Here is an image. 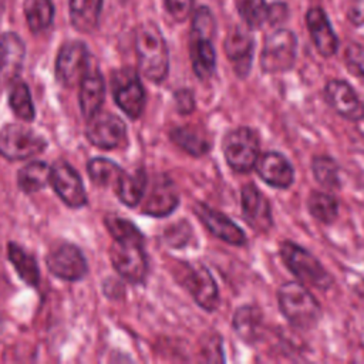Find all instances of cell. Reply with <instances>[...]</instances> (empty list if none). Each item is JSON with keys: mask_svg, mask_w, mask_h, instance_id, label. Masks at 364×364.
<instances>
[{"mask_svg": "<svg viewBox=\"0 0 364 364\" xmlns=\"http://www.w3.org/2000/svg\"><path fill=\"white\" fill-rule=\"evenodd\" d=\"M138 67L152 82H162L168 75L169 55L165 38L152 21L139 24L134 37Z\"/></svg>", "mask_w": 364, "mask_h": 364, "instance_id": "obj_1", "label": "cell"}, {"mask_svg": "<svg viewBox=\"0 0 364 364\" xmlns=\"http://www.w3.org/2000/svg\"><path fill=\"white\" fill-rule=\"evenodd\" d=\"M277 303L287 321L300 330L313 328L321 317L320 303L300 282L283 283L277 290Z\"/></svg>", "mask_w": 364, "mask_h": 364, "instance_id": "obj_2", "label": "cell"}, {"mask_svg": "<svg viewBox=\"0 0 364 364\" xmlns=\"http://www.w3.org/2000/svg\"><path fill=\"white\" fill-rule=\"evenodd\" d=\"M279 252L283 263L294 274L297 282L317 290H327L331 287V274L307 249L291 240H283Z\"/></svg>", "mask_w": 364, "mask_h": 364, "instance_id": "obj_3", "label": "cell"}, {"mask_svg": "<svg viewBox=\"0 0 364 364\" xmlns=\"http://www.w3.org/2000/svg\"><path fill=\"white\" fill-rule=\"evenodd\" d=\"M222 151L226 164L240 173H246L256 166L260 156V142L257 134L247 128L239 127L226 134L222 142Z\"/></svg>", "mask_w": 364, "mask_h": 364, "instance_id": "obj_4", "label": "cell"}, {"mask_svg": "<svg viewBox=\"0 0 364 364\" xmlns=\"http://www.w3.org/2000/svg\"><path fill=\"white\" fill-rule=\"evenodd\" d=\"M297 38L287 28H277L270 33L260 54V68L267 74L289 71L296 61Z\"/></svg>", "mask_w": 364, "mask_h": 364, "instance_id": "obj_5", "label": "cell"}, {"mask_svg": "<svg viewBox=\"0 0 364 364\" xmlns=\"http://www.w3.org/2000/svg\"><path fill=\"white\" fill-rule=\"evenodd\" d=\"M46 146L47 141L26 125L7 124L0 129V155L9 161L33 158Z\"/></svg>", "mask_w": 364, "mask_h": 364, "instance_id": "obj_6", "label": "cell"}, {"mask_svg": "<svg viewBox=\"0 0 364 364\" xmlns=\"http://www.w3.org/2000/svg\"><path fill=\"white\" fill-rule=\"evenodd\" d=\"M109 259L119 276L138 284L148 273V260L144 252V240H115L109 246Z\"/></svg>", "mask_w": 364, "mask_h": 364, "instance_id": "obj_7", "label": "cell"}, {"mask_svg": "<svg viewBox=\"0 0 364 364\" xmlns=\"http://www.w3.org/2000/svg\"><path fill=\"white\" fill-rule=\"evenodd\" d=\"M182 283L195 301L206 311H213L219 306V290L210 272L200 263H181Z\"/></svg>", "mask_w": 364, "mask_h": 364, "instance_id": "obj_8", "label": "cell"}, {"mask_svg": "<svg viewBox=\"0 0 364 364\" xmlns=\"http://www.w3.org/2000/svg\"><path fill=\"white\" fill-rule=\"evenodd\" d=\"M90 55L82 41L65 43L55 60V77L64 87H74L80 84L85 71L88 70Z\"/></svg>", "mask_w": 364, "mask_h": 364, "instance_id": "obj_9", "label": "cell"}, {"mask_svg": "<svg viewBox=\"0 0 364 364\" xmlns=\"http://www.w3.org/2000/svg\"><path fill=\"white\" fill-rule=\"evenodd\" d=\"M50 183L68 208L78 209L87 205V192L82 179L68 162L61 159L53 164Z\"/></svg>", "mask_w": 364, "mask_h": 364, "instance_id": "obj_10", "label": "cell"}, {"mask_svg": "<svg viewBox=\"0 0 364 364\" xmlns=\"http://www.w3.org/2000/svg\"><path fill=\"white\" fill-rule=\"evenodd\" d=\"M127 127L124 121L111 112H95L88 118L85 136L88 141L101 149H114L125 139Z\"/></svg>", "mask_w": 364, "mask_h": 364, "instance_id": "obj_11", "label": "cell"}, {"mask_svg": "<svg viewBox=\"0 0 364 364\" xmlns=\"http://www.w3.org/2000/svg\"><path fill=\"white\" fill-rule=\"evenodd\" d=\"M47 269L58 279L67 282L81 280L87 272V260L82 252L71 243H63L46 257Z\"/></svg>", "mask_w": 364, "mask_h": 364, "instance_id": "obj_12", "label": "cell"}, {"mask_svg": "<svg viewBox=\"0 0 364 364\" xmlns=\"http://www.w3.org/2000/svg\"><path fill=\"white\" fill-rule=\"evenodd\" d=\"M112 95L117 105L132 119H136L145 105V91L134 71H121L112 80Z\"/></svg>", "mask_w": 364, "mask_h": 364, "instance_id": "obj_13", "label": "cell"}, {"mask_svg": "<svg viewBox=\"0 0 364 364\" xmlns=\"http://www.w3.org/2000/svg\"><path fill=\"white\" fill-rule=\"evenodd\" d=\"M324 97L331 109L340 117L348 121L364 118V105L347 81L330 80L324 87Z\"/></svg>", "mask_w": 364, "mask_h": 364, "instance_id": "obj_14", "label": "cell"}, {"mask_svg": "<svg viewBox=\"0 0 364 364\" xmlns=\"http://www.w3.org/2000/svg\"><path fill=\"white\" fill-rule=\"evenodd\" d=\"M242 213L245 220L257 232H269L273 226L272 208L267 198L253 183L242 186Z\"/></svg>", "mask_w": 364, "mask_h": 364, "instance_id": "obj_15", "label": "cell"}, {"mask_svg": "<svg viewBox=\"0 0 364 364\" xmlns=\"http://www.w3.org/2000/svg\"><path fill=\"white\" fill-rule=\"evenodd\" d=\"M193 212L205 228L218 239L233 246H242L246 243L245 232L225 213L215 210L202 202H198L193 206Z\"/></svg>", "mask_w": 364, "mask_h": 364, "instance_id": "obj_16", "label": "cell"}, {"mask_svg": "<svg viewBox=\"0 0 364 364\" xmlns=\"http://www.w3.org/2000/svg\"><path fill=\"white\" fill-rule=\"evenodd\" d=\"M179 203V193L172 179L166 175H158L152 182L151 191L144 200L142 212L154 218H164L172 213Z\"/></svg>", "mask_w": 364, "mask_h": 364, "instance_id": "obj_17", "label": "cell"}, {"mask_svg": "<svg viewBox=\"0 0 364 364\" xmlns=\"http://www.w3.org/2000/svg\"><path fill=\"white\" fill-rule=\"evenodd\" d=\"M256 172L267 185L286 189L294 181V169L289 159L276 151L264 152L256 162Z\"/></svg>", "mask_w": 364, "mask_h": 364, "instance_id": "obj_18", "label": "cell"}, {"mask_svg": "<svg viewBox=\"0 0 364 364\" xmlns=\"http://www.w3.org/2000/svg\"><path fill=\"white\" fill-rule=\"evenodd\" d=\"M253 47H255V43L252 36L240 27L232 28L226 36L225 53H226V57L233 64V70L236 75L240 78H245L250 71Z\"/></svg>", "mask_w": 364, "mask_h": 364, "instance_id": "obj_19", "label": "cell"}, {"mask_svg": "<svg viewBox=\"0 0 364 364\" xmlns=\"http://www.w3.org/2000/svg\"><path fill=\"white\" fill-rule=\"evenodd\" d=\"M306 24L316 50L323 57L334 55L338 48V40L324 10L320 7L310 9L306 14Z\"/></svg>", "mask_w": 364, "mask_h": 364, "instance_id": "obj_20", "label": "cell"}, {"mask_svg": "<svg viewBox=\"0 0 364 364\" xmlns=\"http://www.w3.org/2000/svg\"><path fill=\"white\" fill-rule=\"evenodd\" d=\"M105 98V81L102 74L97 68H90L85 71L80 81L78 102L84 118H91L100 111Z\"/></svg>", "mask_w": 364, "mask_h": 364, "instance_id": "obj_21", "label": "cell"}, {"mask_svg": "<svg viewBox=\"0 0 364 364\" xmlns=\"http://www.w3.org/2000/svg\"><path fill=\"white\" fill-rule=\"evenodd\" d=\"M191 61L198 78L208 80L212 77L216 67V53L210 37L191 34Z\"/></svg>", "mask_w": 364, "mask_h": 364, "instance_id": "obj_22", "label": "cell"}, {"mask_svg": "<svg viewBox=\"0 0 364 364\" xmlns=\"http://www.w3.org/2000/svg\"><path fill=\"white\" fill-rule=\"evenodd\" d=\"M235 333L249 344H253L260 340L263 330V314L256 306L245 304L240 306L232 320Z\"/></svg>", "mask_w": 364, "mask_h": 364, "instance_id": "obj_23", "label": "cell"}, {"mask_svg": "<svg viewBox=\"0 0 364 364\" xmlns=\"http://www.w3.org/2000/svg\"><path fill=\"white\" fill-rule=\"evenodd\" d=\"M24 43L14 33L1 34V61L0 74L6 80H11L18 75L24 60Z\"/></svg>", "mask_w": 364, "mask_h": 364, "instance_id": "obj_24", "label": "cell"}, {"mask_svg": "<svg viewBox=\"0 0 364 364\" xmlns=\"http://www.w3.org/2000/svg\"><path fill=\"white\" fill-rule=\"evenodd\" d=\"M146 183V173L144 169H138L131 173H127L124 171L114 188L119 200L125 206L134 208L141 202Z\"/></svg>", "mask_w": 364, "mask_h": 364, "instance_id": "obj_25", "label": "cell"}, {"mask_svg": "<svg viewBox=\"0 0 364 364\" xmlns=\"http://www.w3.org/2000/svg\"><path fill=\"white\" fill-rule=\"evenodd\" d=\"M102 0H70L71 24L81 33H91L100 20Z\"/></svg>", "mask_w": 364, "mask_h": 364, "instance_id": "obj_26", "label": "cell"}, {"mask_svg": "<svg viewBox=\"0 0 364 364\" xmlns=\"http://www.w3.org/2000/svg\"><path fill=\"white\" fill-rule=\"evenodd\" d=\"M51 166L43 161H31L17 173V185L24 193H36L50 183Z\"/></svg>", "mask_w": 364, "mask_h": 364, "instance_id": "obj_27", "label": "cell"}, {"mask_svg": "<svg viewBox=\"0 0 364 364\" xmlns=\"http://www.w3.org/2000/svg\"><path fill=\"white\" fill-rule=\"evenodd\" d=\"M7 256L16 269L18 277L28 286L36 287L40 282V270L36 259L27 253L21 246L16 243H9Z\"/></svg>", "mask_w": 364, "mask_h": 364, "instance_id": "obj_28", "label": "cell"}, {"mask_svg": "<svg viewBox=\"0 0 364 364\" xmlns=\"http://www.w3.org/2000/svg\"><path fill=\"white\" fill-rule=\"evenodd\" d=\"M171 139L192 156H202L209 152L210 142L193 127H178L171 131Z\"/></svg>", "mask_w": 364, "mask_h": 364, "instance_id": "obj_29", "label": "cell"}, {"mask_svg": "<svg viewBox=\"0 0 364 364\" xmlns=\"http://www.w3.org/2000/svg\"><path fill=\"white\" fill-rule=\"evenodd\" d=\"M307 209L314 219L330 225L338 216V200L331 193L313 191L307 198Z\"/></svg>", "mask_w": 364, "mask_h": 364, "instance_id": "obj_30", "label": "cell"}, {"mask_svg": "<svg viewBox=\"0 0 364 364\" xmlns=\"http://www.w3.org/2000/svg\"><path fill=\"white\" fill-rule=\"evenodd\" d=\"M26 20L33 33H40L53 23L54 6L51 0H26Z\"/></svg>", "mask_w": 364, "mask_h": 364, "instance_id": "obj_31", "label": "cell"}, {"mask_svg": "<svg viewBox=\"0 0 364 364\" xmlns=\"http://www.w3.org/2000/svg\"><path fill=\"white\" fill-rule=\"evenodd\" d=\"M311 172L314 179L326 189L334 191L341 186L338 164L327 155L314 156L311 161Z\"/></svg>", "mask_w": 364, "mask_h": 364, "instance_id": "obj_32", "label": "cell"}, {"mask_svg": "<svg viewBox=\"0 0 364 364\" xmlns=\"http://www.w3.org/2000/svg\"><path fill=\"white\" fill-rule=\"evenodd\" d=\"M87 172L90 179L98 186H115L118 178L124 172L121 166L105 158H92L87 164Z\"/></svg>", "mask_w": 364, "mask_h": 364, "instance_id": "obj_33", "label": "cell"}, {"mask_svg": "<svg viewBox=\"0 0 364 364\" xmlns=\"http://www.w3.org/2000/svg\"><path fill=\"white\" fill-rule=\"evenodd\" d=\"M9 105H10L11 111L16 114V117L20 118L21 121L30 122L34 119L36 111H34L30 90L26 82L17 81L13 85L10 95H9Z\"/></svg>", "mask_w": 364, "mask_h": 364, "instance_id": "obj_34", "label": "cell"}, {"mask_svg": "<svg viewBox=\"0 0 364 364\" xmlns=\"http://www.w3.org/2000/svg\"><path fill=\"white\" fill-rule=\"evenodd\" d=\"M237 11L249 28H259L267 21L269 6L264 0H237Z\"/></svg>", "mask_w": 364, "mask_h": 364, "instance_id": "obj_35", "label": "cell"}, {"mask_svg": "<svg viewBox=\"0 0 364 364\" xmlns=\"http://www.w3.org/2000/svg\"><path fill=\"white\" fill-rule=\"evenodd\" d=\"M104 223L107 226V230L115 240H144V236L138 230V228L127 219L108 215L105 216Z\"/></svg>", "mask_w": 364, "mask_h": 364, "instance_id": "obj_36", "label": "cell"}, {"mask_svg": "<svg viewBox=\"0 0 364 364\" xmlns=\"http://www.w3.org/2000/svg\"><path fill=\"white\" fill-rule=\"evenodd\" d=\"M344 63L350 73L364 78V46L350 43L344 50Z\"/></svg>", "mask_w": 364, "mask_h": 364, "instance_id": "obj_37", "label": "cell"}, {"mask_svg": "<svg viewBox=\"0 0 364 364\" xmlns=\"http://www.w3.org/2000/svg\"><path fill=\"white\" fill-rule=\"evenodd\" d=\"M215 33V20L210 13V10L205 6L199 7L193 16L192 21V33L196 36H203V37H210Z\"/></svg>", "mask_w": 364, "mask_h": 364, "instance_id": "obj_38", "label": "cell"}, {"mask_svg": "<svg viewBox=\"0 0 364 364\" xmlns=\"http://www.w3.org/2000/svg\"><path fill=\"white\" fill-rule=\"evenodd\" d=\"M191 237V226L186 222H178L173 223L171 226H168L165 235H164V240L173 247H179L188 243Z\"/></svg>", "mask_w": 364, "mask_h": 364, "instance_id": "obj_39", "label": "cell"}, {"mask_svg": "<svg viewBox=\"0 0 364 364\" xmlns=\"http://www.w3.org/2000/svg\"><path fill=\"white\" fill-rule=\"evenodd\" d=\"M165 7L176 21H183L193 9V0H165Z\"/></svg>", "mask_w": 364, "mask_h": 364, "instance_id": "obj_40", "label": "cell"}, {"mask_svg": "<svg viewBox=\"0 0 364 364\" xmlns=\"http://www.w3.org/2000/svg\"><path fill=\"white\" fill-rule=\"evenodd\" d=\"M176 111L182 115L191 114L195 109V97L191 90H178L173 94Z\"/></svg>", "mask_w": 364, "mask_h": 364, "instance_id": "obj_41", "label": "cell"}, {"mask_svg": "<svg viewBox=\"0 0 364 364\" xmlns=\"http://www.w3.org/2000/svg\"><path fill=\"white\" fill-rule=\"evenodd\" d=\"M287 16V6L284 3H274L272 6H269V16H267V21L270 24H277L280 21H283Z\"/></svg>", "mask_w": 364, "mask_h": 364, "instance_id": "obj_42", "label": "cell"}, {"mask_svg": "<svg viewBox=\"0 0 364 364\" xmlns=\"http://www.w3.org/2000/svg\"><path fill=\"white\" fill-rule=\"evenodd\" d=\"M348 18L355 26L364 23V0H353L348 9Z\"/></svg>", "mask_w": 364, "mask_h": 364, "instance_id": "obj_43", "label": "cell"}, {"mask_svg": "<svg viewBox=\"0 0 364 364\" xmlns=\"http://www.w3.org/2000/svg\"><path fill=\"white\" fill-rule=\"evenodd\" d=\"M3 11H4V0H0V17H1Z\"/></svg>", "mask_w": 364, "mask_h": 364, "instance_id": "obj_44", "label": "cell"}]
</instances>
